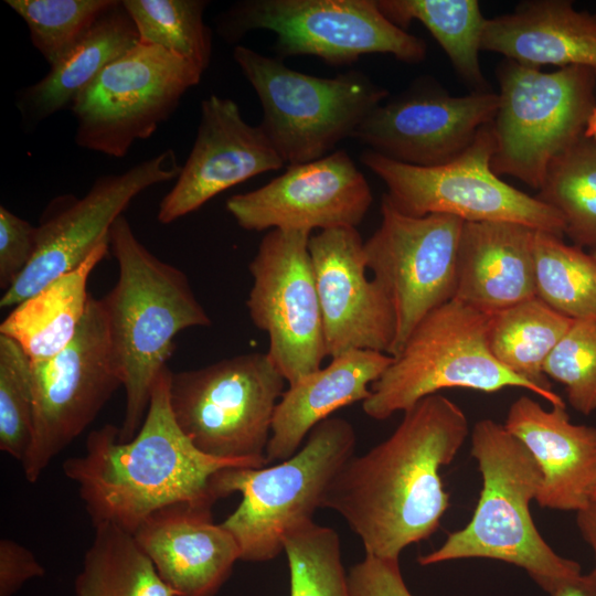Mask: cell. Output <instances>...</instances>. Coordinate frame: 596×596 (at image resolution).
Wrapping results in <instances>:
<instances>
[{
  "label": "cell",
  "instance_id": "obj_1",
  "mask_svg": "<svg viewBox=\"0 0 596 596\" xmlns=\"http://www.w3.org/2000/svg\"><path fill=\"white\" fill-rule=\"evenodd\" d=\"M469 432L468 417L454 401L439 393L421 400L386 439L343 465L322 508L344 519L365 555L398 560L438 530L450 505L440 470Z\"/></svg>",
  "mask_w": 596,
  "mask_h": 596
},
{
  "label": "cell",
  "instance_id": "obj_2",
  "mask_svg": "<svg viewBox=\"0 0 596 596\" xmlns=\"http://www.w3.org/2000/svg\"><path fill=\"white\" fill-rule=\"evenodd\" d=\"M171 371L158 377L137 434L119 439L111 424L92 430L85 453L62 465L77 485L94 525L113 523L131 533L153 512L175 503L213 505L212 478L226 468L264 467L255 460H228L200 451L175 422L170 401Z\"/></svg>",
  "mask_w": 596,
  "mask_h": 596
},
{
  "label": "cell",
  "instance_id": "obj_3",
  "mask_svg": "<svg viewBox=\"0 0 596 596\" xmlns=\"http://www.w3.org/2000/svg\"><path fill=\"white\" fill-rule=\"evenodd\" d=\"M108 242L118 278L100 300L111 354L125 390L119 439L127 441L142 425L155 384L168 369L177 334L207 327L212 321L187 275L153 255L124 215L113 223Z\"/></svg>",
  "mask_w": 596,
  "mask_h": 596
},
{
  "label": "cell",
  "instance_id": "obj_4",
  "mask_svg": "<svg viewBox=\"0 0 596 596\" xmlns=\"http://www.w3.org/2000/svg\"><path fill=\"white\" fill-rule=\"evenodd\" d=\"M471 456L482 487L470 521L449 533L433 552L418 557L422 566L464 558H490L515 565L545 593L582 573L581 565L558 555L543 539L531 515L542 482L528 448L503 424L478 421L471 430Z\"/></svg>",
  "mask_w": 596,
  "mask_h": 596
},
{
  "label": "cell",
  "instance_id": "obj_5",
  "mask_svg": "<svg viewBox=\"0 0 596 596\" xmlns=\"http://www.w3.org/2000/svg\"><path fill=\"white\" fill-rule=\"evenodd\" d=\"M355 432L341 417H328L308 434L290 458L270 467L226 468L212 478L219 500L240 492L237 508L221 524L234 536L241 560L266 562L284 552L292 530L313 521L343 465L354 455Z\"/></svg>",
  "mask_w": 596,
  "mask_h": 596
},
{
  "label": "cell",
  "instance_id": "obj_6",
  "mask_svg": "<svg viewBox=\"0 0 596 596\" xmlns=\"http://www.w3.org/2000/svg\"><path fill=\"white\" fill-rule=\"evenodd\" d=\"M492 315L457 299L429 312L413 330L401 352L371 385L364 413L384 421L445 389L494 393L507 387L545 394L505 369L488 342Z\"/></svg>",
  "mask_w": 596,
  "mask_h": 596
},
{
  "label": "cell",
  "instance_id": "obj_7",
  "mask_svg": "<svg viewBox=\"0 0 596 596\" xmlns=\"http://www.w3.org/2000/svg\"><path fill=\"white\" fill-rule=\"evenodd\" d=\"M233 58L258 96L260 128L288 166L328 156L389 95L359 71L318 77L243 45Z\"/></svg>",
  "mask_w": 596,
  "mask_h": 596
},
{
  "label": "cell",
  "instance_id": "obj_8",
  "mask_svg": "<svg viewBox=\"0 0 596 596\" xmlns=\"http://www.w3.org/2000/svg\"><path fill=\"white\" fill-rule=\"evenodd\" d=\"M497 77L492 170L540 190L551 161L585 134L596 106V72L583 66L542 72L505 58Z\"/></svg>",
  "mask_w": 596,
  "mask_h": 596
},
{
  "label": "cell",
  "instance_id": "obj_9",
  "mask_svg": "<svg viewBox=\"0 0 596 596\" xmlns=\"http://www.w3.org/2000/svg\"><path fill=\"white\" fill-rule=\"evenodd\" d=\"M286 380L267 353L222 359L171 372L169 401L177 424L202 453L266 465V448Z\"/></svg>",
  "mask_w": 596,
  "mask_h": 596
},
{
  "label": "cell",
  "instance_id": "obj_10",
  "mask_svg": "<svg viewBox=\"0 0 596 596\" xmlns=\"http://www.w3.org/2000/svg\"><path fill=\"white\" fill-rule=\"evenodd\" d=\"M492 123L478 131L457 158L436 167H417L383 157L370 149L361 162L386 185L385 194L411 216L445 214L464 222H513L558 237L565 235L560 213L538 196L505 183L491 167Z\"/></svg>",
  "mask_w": 596,
  "mask_h": 596
},
{
  "label": "cell",
  "instance_id": "obj_11",
  "mask_svg": "<svg viewBox=\"0 0 596 596\" xmlns=\"http://www.w3.org/2000/svg\"><path fill=\"white\" fill-rule=\"evenodd\" d=\"M255 30L275 33L280 57L311 55L332 65L372 53L418 63L427 52L422 39L385 18L376 0H244L217 20L228 42Z\"/></svg>",
  "mask_w": 596,
  "mask_h": 596
},
{
  "label": "cell",
  "instance_id": "obj_12",
  "mask_svg": "<svg viewBox=\"0 0 596 596\" xmlns=\"http://www.w3.org/2000/svg\"><path fill=\"white\" fill-rule=\"evenodd\" d=\"M204 72L158 45L138 42L71 104L78 147L123 158L170 118Z\"/></svg>",
  "mask_w": 596,
  "mask_h": 596
},
{
  "label": "cell",
  "instance_id": "obj_13",
  "mask_svg": "<svg viewBox=\"0 0 596 596\" xmlns=\"http://www.w3.org/2000/svg\"><path fill=\"white\" fill-rule=\"evenodd\" d=\"M31 381L33 438L21 466L25 479L34 483L123 386L100 298L89 296L81 326L64 349L31 361Z\"/></svg>",
  "mask_w": 596,
  "mask_h": 596
},
{
  "label": "cell",
  "instance_id": "obj_14",
  "mask_svg": "<svg viewBox=\"0 0 596 596\" xmlns=\"http://www.w3.org/2000/svg\"><path fill=\"white\" fill-rule=\"evenodd\" d=\"M381 224L364 242L368 270L387 295L396 333V356L416 326L455 298L457 249L464 221L445 214L411 216L384 194Z\"/></svg>",
  "mask_w": 596,
  "mask_h": 596
},
{
  "label": "cell",
  "instance_id": "obj_15",
  "mask_svg": "<svg viewBox=\"0 0 596 596\" xmlns=\"http://www.w3.org/2000/svg\"><path fill=\"white\" fill-rule=\"evenodd\" d=\"M310 236L306 230L268 231L248 266V313L267 334L266 353L288 385L327 358Z\"/></svg>",
  "mask_w": 596,
  "mask_h": 596
},
{
  "label": "cell",
  "instance_id": "obj_16",
  "mask_svg": "<svg viewBox=\"0 0 596 596\" xmlns=\"http://www.w3.org/2000/svg\"><path fill=\"white\" fill-rule=\"evenodd\" d=\"M175 153L167 149L121 173L96 179L87 193L55 198L39 225L35 254L0 299L1 308L15 307L50 283L74 270L108 240L113 223L148 188L175 180Z\"/></svg>",
  "mask_w": 596,
  "mask_h": 596
},
{
  "label": "cell",
  "instance_id": "obj_17",
  "mask_svg": "<svg viewBox=\"0 0 596 596\" xmlns=\"http://www.w3.org/2000/svg\"><path fill=\"white\" fill-rule=\"evenodd\" d=\"M499 106L497 93L451 96L434 84H417L374 108L352 138L398 162L436 167L460 156Z\"/></svg>",
  "mask_w": 596,
  "mask_h": 596
},
{
  "label": "cell",
  "instance_id": "obj_18",
  "mask_svg": "<svg viewBox=\"0 0 596 596\" xmlns=\"http://www.w3.org/2000/svg\"><path fill=\"white\" fill-rule=\"evenodd\" d=\"M373 201L344 150L295 166L265 185L232 195L226 210L247 231L356 227Z\"/></svg>",
  "mask_w": 596,
  "mask_h": 596
},
{
  "label": "cell",
  "instance_id": "obj_19",
  "mask_svg": "<svg viewBox=\"0 0 596 596\" xmlns=\"http://www.w3.org/2000/svg\"><path fill=\"white\" fill-rule=\"evenodd\" d=\"M363 244L356 227L320 231L309 240L331 359L353 350L390 355L394 343V310L382 287L366 275Z\"/></svg>",
  "mask_w": 596,
  "mask_h": 596
},
{
  "label": "cell",
  "instance_id": "obj_20",
  "mask_svg": "<svg viewBox=\"0 0 596 596\" xmlns=\"http://www.w3.org/2000/svg\"><path fill=\"white\" fill-rule=\"evenodd\" d=\"M284 164L260 126L245 121L236 102L212 94L201 102L194 143L159 204L158 221L172 223L215 195Z\"/></svg>",
  "mask_w": 596,
  "mask_h": 596
},
{
  "label": "cell",
  "instance_id": "obj_21",
  "mask_svg": "<svg viewBox=\"0 0 596 596\" xmlns=\"http://www.w3.org/2000/svg\"><path fill=\"white\" fill-rule=\"evenodd\" d=\"M134 535L174 596H215L240 547L212 518V505L182 502L150 514Z\"/></svg>",
  "mask_w": 596,
  "mask_h": 596
},
{
  "label": "cell",
  "instance_id": "obj_22",
  "mask_svg": "<svg viewBox=\"0 0 596 596\" xmlns=\"http://www.w3.org/2000/svg\"><path fill=\"white\" fill-rule=\"evenodd\" d=\"M503 425L541 470L540 507L578 512L594 500L596 427L572 423L565 404L544 408L526 395L510 405Z\"/></svg>",
  "mask_w": 596,
  "mask_h": 596
},
{
  "label": "cell",
  "instance_id": "obj_23",
  "mask_svg": "<svg viewBox=\"0 0 596 596\" xmlns=\"http://www.w3.org/2000/svg\"><path fill=\"white\" fill-rule=\"evenodd\" d=\"M536 231L513 222H465L454 299L493 315L536 297Z\"/></svg>",
  "mask_w": 596,
  "mask_h": 596
},
{
  "label": "cell",
  "instance_id": "obj_24",
  "mask_svg": "<svg viewBox=\"0 0 596 596\" xmlns=\"http://www.w3.org/2000/svg\"><path fill=\"white\" fill-rule=\"evenodd\" d=\"M481 50L540 68L583 66L596 72V13L567 0H533L486 19Z\"/></svg>",
  "mask_w": 596,
  "mask_h": 596
},
{
  "label": "cell",
  "instance_id": "obj_25",
  "mask_svg": "<svg viewBox=\"0 0 596 596\" xmlns=\"http://www.w3.org/2000/svg\"><path fill=\"white\" fill-rule=\"evenodd\" d=\"M392 361L383 352L353 350L288 385L275 408L267 464L290 458L310 430L337 409L363 403Z\"/></svg>",
  "mask_w": 596,
  "mask_h": 596
},
{
  "label": "cell",
  "instance_id": "obj_26",
  "mask_svg": "<svg viewBox=\"0 0 596 596\" xmlns=\"http://www.w3.org/2000/svg\"><path fill=\"white\" fill-rule=\"evenodd\" d=\"M139 42L136 26L121 0L36 83L17 94V106L28 127L71 105L100 72Z\"/></svg>",
  "mask_w": 596,
  "mask_h": 596
},
{
  "label": "cell",
  "instance_id": "obj_27",
  "mask_svg": "<svg viewBox=\"0 0 596 596\" xmlns=\"http://www.w3.org/2000/svg\"><path fill=\"white\" fill-rule=\"evenodd\" d=\"M108 252L106 240L77 268L13 307L0 324V334L14 340L31 361L58 353L81 326L91 296L89 275Z\"/></svg>",
  "mask_w": 596,
  "mask_h": 596
},
{
  "label": "cell",
  "instance_id": "obj_28",
  "mask_svg": "<svg viewBox=\"0 0 596 596\" xmlns=\"http://www.w3.org/2000/svg\"><path fill=\"white\" fill-rule=\"evenodd\" d=\"M573 322L533 297L492 315L489 348L505 369L540 389L546 402L564 405L543 369Z\"/></svg>",
  "mask_w": 596,
  "mask_h": 596
},
{
  "label": "cell",
  "instance_id": "obj_29",
  "mask_svg": "<svg viewBox=\"0 0 596 596\" xmlns=\"http://www.w3.org/2000/svg\"><path fill=\"white\" fill-rule=\"evenodd\" d=\"M75 578V596H174L134 533L98 523Z\"/></svg>",
  "mask_w": 596,
  "mask_h": 596
},
{
  "label": "cell",
  "instance_id": "obj_30",
  "mask_svg": "<svg viewBox=\"0 0 596 596\" xmlns=\"http://www.w3.org/2000/svg\"><path fill=\"white\" fill-rule=\"evenodd\" d=\"M376 6L405 31L413 21L424 24L458 75L476 91H487L479 63L486 19L477 0H376Z\"/></svg>",
  "mask_w": 596,
  "mask_h": 596
},
{
  "label": "cell",
  "instance_id": "obj_31",
  "mask_svg": "<svg viewBox=\"0 0 596 596\" xmlns=\"http://www.w3.org/2000/svg\"><path fill=\"white\" fill-rule=\"evenodd\" d=\"M535 296L573 321L596 322V258L562 237L536 231Z\"/></svg>",
  "mask_w": 596,
  "mask_h": 596
},
{
  "label": "cell",
  "instance_id": "obj_32",
  "mask_svg": "<svg viewBox=\"0 0 596 596\" xmlns=\"http://www.w3.org/2000/svg\"><path fill=\"white\" fill-rule=\"evenodd\" d=\"M538 198L556 210L574 245L596 249V140L585 134L555 157Z\"/></svg>",
  "mask_w": 596,
  "mask_h": 596
},
{
  "label": "cell",
  "instance_id": "obj_33",
  "mask_svg": "<svg viewBox=\"0 0 596 596\" xmlns=\"http://www.w3.org/2000/svg\"><path fill=\"white\" fill-rule=\"evenodd\" d=\"M139 42L163 47L205 71L212 56V32L203 14L206 0H121Z\"/></svg>",
  "mask_w": 596,
  "mask_h": 596
},
{
  "label": "cell",
  "instance_id": "obj_34",
  "mask_svg": "<svg viewBox=\"0 0 596 596\" xmlns=\"http://www.w3.org/2000/svg\"><path fill=\"white\" fill-rule=\"evenodd\" d=\"M290 573V596H351L338 533L308 522L284 540Z\"/></svg>",
  "mask_w": 596,
  "mask_h": 596
},
{
  "label": "cell",
  "instance_id": "obj_35",
  "mask_svg": "<svg viewBox=\"0 0 596 596\" xmlns=\"http://www.w3.org/2000/svg\"><path fill=\"white\" fill-rule=\"evenodd\" d=\"M117 0H6L26 24L50 66L62 58Z\"/></svg>",
  "mask_w": 596,
  "mask_h": 596
},
{
  "label": "cell",
  "instance_id": "obj_36",
  "mask_svg": "<svg viewBox=\"0 0 596 596\" xmlns=\"http://www.w3.org/2000/svg\"><path fill=\"white\" fill-rule=\"evenodd\" d=\"M33 424L31 360L14 340L0 334V450L22 464Z\"/></svg>",
  "mask_w": 596,
  "mask_h": 596
},
{
  "label": "cell",
  "instance_id": "obj_37",
  "mask_svg": "<svg viewBox=\"0 0 596 596\" xmlns=\"http://www.w3.org/2000/svg\"><path fill=\"white\" fill-rule=\"evenodd\" d=\"M561 383L570 405L583 415L596 411V322L574 321L544 364Z\"/></svg>",
  "mask_w": 596,
  "mask_h": 596
},
{
  "label": "cell",
  "instance_id": "obj_38",
  "mask_svg": "<svg viewBox=\"0 0 596 596\" xmlns=\"http://www.w3.org/2000/svg\"><path fill=\"white\" fill-rule=\"evenodd\" d=\"M38 242L36 226L0 206V287L4 291L32 260Z\"/></svg>",
  "mask_w": 596,
  "mask_h": 596
},
{
  "label": "cell",
  "instance_id": "obj_39",
  "mask_svg": "<svg viewBox=\"0 0 596 596\" xmlns=\"http://www.w3.org/2000/svg\"><path fill=\"white\" fill-rule=\"evenodd\" d=\"M351 596H414L408 589L398 560L370 555L348 573Z\"/></svg>",
  "mask_w": 596,
  "mask_h": 596
},
{
  "label": "cell",
  "instance_id": "obj_40",
  "mask_svg": "<svg viewBox=\"0 0 596 596\" xmlns=\"http://www.w3.org/2000/svg\"><path fill=\"white\" fill-rule=\"evenodd\" d=\"M44 573L29 549L8 538L0 540V596H12L25 582Z\"/></svg>",
  "mask_w": 596,
  "mask_h": 596
},
{
  "label": "cell",
  "instance_id": "obj_41",
  "mask_svg": "<svg viewBox=\"0 0 596 596\" xmlns=\"http://www.w3.org/2000/svg\"><path fill=\"white\" fill-rule=\"evenodd\" d=\"M550 596H596V570L563 581Z\"/></svg>",
  "mask_w": 596,
  "mask_h": 596
},
{
  "label": "cell",
  "instance_id": "obj_42",
  "mask_svg": "<svg viewBox=\"0 0 596 596\" xmlns=\"http://www.w3.org/2000/svg\"><path fill=\"white\" fill-rule=\"evenodd\" d=\"M576 524L582 538L590 545L595 555L596 570V501L576 512Z\"/></svg>",
  "mask_w": 596,
  "mask_h": 596
},
{
  "label": "cell",
  "instance_id": "obj_43",
  "mask_svg": "<svg viewBox=\"0 0 596 596\" xmlns=\"http://www.w3.org/2000/svg\"><path fill=\"white\" fill-rule=\"evenodd\" d=\"M585 135L592 137L596 140V106L593 110V114L588 120Z\"/></svg>",
  "mask_w": 596,
  "mask_h": 596
},
{
  "label": "cell",
  "instance_id": "obj_44",
  "mask_svg": "<svg viewBox=\"0 0 596 596\" xmlns=\"http://www.w3.org/2000/svg\"><path fill=\"white\" fill-rule=\"evenodd\" d=\"M592 255L596 258V249L590 251Z\"/></svg>",
  "mask_w": 596,
  "mask_h": 596
},
{
  "label": "cell",
  "instance_id": "obj_45",
  "mask_svg": "<svg viewBox=\"0 0 596 596\" xmlns=\"http://www.w3.org/2000/svg\"><path fill=\"white\" fill-rule=\"evenodd\" d=\"M594 500L596 501V494H595V497H594Z\"/></svg>",
  "mask_w": 596,
  "mask_h": 596
}]
</instances>
